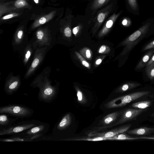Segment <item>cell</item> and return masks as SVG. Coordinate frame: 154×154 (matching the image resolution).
Returning a JSON list of instances; mask_svg holds the SVG:
<instances>
[{
    "label": "cell",
    "mask_w": 154,
    "mask_h": 154,
    "mask_svg": "<svg viewBox=\"0 0 154 154\" xmlns=\"http://www.w3.org/2000/svg\"><path fill=\"white\" fill-rule=\"evenodd\" d=\"M151 92L145 91L136 92L115 98L104 104L106 109L123 107L139 98L149 95Z\"/></svg>",
    "instance_id": "obj_1"
},
{
    "label": "cell",
    "mask_w": 154,
    "mask_h": 154,
    "mask_svg": "<svg viewBox=\"0 0 154 154\" xmlns=\"http://www.w3.org/2000/svg\"><path fill=\"white\" fill-rule=\"evenodd\" d=\"M0 113L8 114L17 118L23 119L31 116L34 113V110L23 106L11 104L1 106Z\"/></svg>",
    "instance_id": "obj_2"
},
{
    "label": "cell",
    "mask_w": 154,
    "mask_h": 154,
    "mask_svg": "<svg viewBox=\"0 0 154 154\" xmlns=\"http://www.w3.org/2000/svg\"><path fill=\"white\" fill-rule=\"evenodd\" d=\"M41 123L39 121L35 120L21 122L14 126L0 130V135H14L20 133H23Z\"/></svg>",
    "instance_id": "obj_3"
},
{
    "label": "cell",
    "mask_w": 154,
    "mask_h": 154,
    "mask_svg": "<svg viewBox=\"0 0 154 154\" xmlns=\"http://www.w3.org/2000/svg\"><path fill=\"white\" fill-rule=\"evenodd\" d=\"M147 109H141L134 108H128L122 111L121 116L119 121L112 125L100 127L99 129L111 128L118 125L136 120L137 117L143 112L147 110Z\"/></svg>",
    "instance_id": "obj_4"
},
{
    "label": "cell",
    "mask_w": 154,
    "mask_h": 154,
    "mask_svg": "<svg viewBox=\"0 0 154 154\" xmlns=\"http://www.w3.org/2000/svg\"><path fill=\"white\" fill-rule=\"evenodd\" d=\"M150 24L147 23L130 35L126 40L125 43L128 45V50L132 49L142 39L147 32Z\"/></svg>",
    "instance_id": "obj_5"
},
{
    "label": "cell",
    "mask_w": 154,
    "mask_h": 154,
    "mask_svg": "<svg viewBox=\"0 0 154 154\" xmlns=\"http://www.w3.org/2000/svg\"><path fill=\"white\" fill-rule=\"evenodd\" d=\"M40 90L38 95L39 100L49 103L56 98L57 94V89L49 85L40 86Z\"/></svg>",
    "instance_id": "obj_6"
},
{
    "label": "cell",
    "mask_w": 154,
    "mask_h": 154,
    "mask_svg": "<svg viewBox=\"0 0 154 154\" xmlns=\"http://www.w3.org/2000/svg\"><path fill=\"white\" fill-rule=\"evenodd\" d=\"M128 124L120 126L109 131L103 132H91L88 134L89 136H100L107 139L127 131L131 126Z\"/></svg>",
    "instance_id": "obj_7"
},
{
    "label": "cell",
    "mask_w": 154,
    "mask_h": 154,
    "mask_svg": "<svg viewBox=\"0 0 154 154\" xmlns=\"http://www.w3.org/2000/svg\"><path fill=\"white\" fill-rule=\"evenodd\" d=\"M72 121L71 114L68 113L65 114L54 127L52 131L53 136L56 138L61 131L66 129L70 125Z\"/></svg>",
    "instance_id": "obj_8"
},
{
    "label": "cell",
    "mask_w": 154,
    "mask_h": 154,
    "mask_svg": "<svg viewBox=\"0 0 154 154\" xmlns=\"http://www.w3.org/2000/svg\"><path fill=\"white\" fill-rule=\"evenodd\" d=\"M46 47L38 49L36 51L35 57L33 60L31 66L26 73V76L28 77L30 76L36 69L42 61L45 55V51Z\"/></svg>",
    "instance_id": "obj_9"
},
{
    "label": "cell",
    "mask_w": 154,
    "mask_h": 154,
    "mask_svg": "<svg viewBox=\"0 0 154 154\" xmlns=\"http://www.w3.org/2000/svg\"><path fill=\"white\" fill-rule=\"evenodd\" d=\"M49 125L45 123H41L22 133V134L29 137L35 134H45L48 130Z\"/></svg>",
    "instance_id": "obj_10"
},
{
    "label": "cell",
    "mask_w": 154,
    "mask_h": 154,
    "mask_svg": "<svg viewBox=\"0 0 154 154\" xmlns=\"http://www.w3.org/2000/svg\"><path fill=\"white\" fill-rule=\"evenodd\" d=\"M113 3L109 4L100 11L97 14L95 27H98L103 23L112 10Z\"/></svg>",
    "instance_id": "obj_11"
},
{
    "label": "cell",
    "mask_w": 154,
    "mask_h": 154,
    "mask_svg": "<svg viewBox=\"0 0 154 154\" xmlns=\"http://www.w3.org/2000/svg\"><path fill=\"white\" fill-rule=\"evenodd\" d=\"M127 132L131 134L137 135H148L154 133V128L146 127H140L128 130Z\"/></svg>",
    "instance_id": "obj_12"
},
{
    "label": "cell",
    "mask_w": 154,
    "mask_h": 154,
    "mask_svg": "<svg viewBox=\"0 0 154 154\" xmlns=\"http://www.w3.org/2000/svg\"><path fill=\"white\" fill-rule=\"evenodd\" d=\"M122 111H116L110 113L104 117L98 124V125L103 126L109 125L114 122L121 115Z\"/></svg>",
    "instance_id": "obj_13"
},
{
    "label": "cell",
    "mask_w": 154,
    "mask_h": 154,
    "mask_svg": "<svg viewBox=\"0 0 154 154\" xmlns=\"http://www.w3.org/2000/svg\"><path fill=\"white\" fill-rule=\"evenodd\" d=\"M56 13L54 10L50 12L48 14L44 15L37 19L33 23L32 28V29L43 25L52 20Z\"/></svg>",
    "instance_id": "obj_14"
},
{
    "label": "cell",
    "mask_w": 154,
    "mask_h": 154,
    "mask_svg": "<svg viewBox=\"0 0 154 154\" xmlns=\"http://www.w3.org/2000/svg\"><path fill=\"white\" fill-rule=\"evenodd\" d=\"M16 120V119L9 118L4 113L1 114L0 115V130L12 126V124Z\"/></svg>",
    "instance_id": "obj_15"
},
{
    "label": "cell",
    "mask_w": 154,
    "mask_h": 154,
    "mask_svg": "<svg viewBox=\"0 0 154 154\" xmlns=\"http://www.w3.org/2000/svg\"><path fill=\"white\" fill-rule=\"evenodd\" d=\"M122 13V11L117 13H116L115 12L109 18L105 23L104 26L102 30V32L103 33L106 32L111 28L114 23Z\"/></svg>",
    "instance_id": "obj_16"
},
{
    "label": "cell",
    "mask_w": 154,
    "mask_h": 154,
    "mask_svg": "<svg viewBox=\"0 0 154 154\" xmlns=\"http://www.w3.org/2000/svg\"><path fill=\"white\" fill-rule=\"evenodd\" d=\"M19 86V82L17 80L8 82L5 85V91L7 94L12 95L17 90Z\"/></svg>",
    "instance_id": "obj_17"
},
{
    "label": "cell",
    "mask_w": 154,
    "mask_h": 154,
    "mask_svg": "<svg viewBox=\"0 0 154 154\" xmlns=\"http://www.w3.org/2000/svg\"><path fill=\"white\" fill-rule=\"evenodd\" d=\"M153 100H144L132 103L131 106L132 108L143 109H147L152 104Z\"/></svg>",
    "instance_id": "obj_18"
},
{
    "label": "cell",
    "mask_w": 154,
    "mask_h": 154,
    "mask_svg": "<svg viewBox=\"0 0 154 154\" xmlns=\"http://www.w3.org/2000/svg\"><path fill=\"white\" fill-rule=\"evenodd\" d=\"M154 52V50H151L145 55L136 66L135 69H140L146 66Z\"/></svg>",
    "instance_id": "obj_19"
},
{
    "label": "cell",
    "mask_w": 154,
    "mask_h": 154,
    "mask_svg": "<svg viewBox=\"0 0 154 154\" xmlns=\"http://www.w3.org/2000/svg\"><path fill=\"white\" fill-rule=\"evenodd\" d=\"M142 86L138 82H131L123 85L118 91L119 92H124Z\"/></svg>",
    "instance_id": "obj_20"
},
{
    "label": "cell",
    "mask_w": 154,
    "mask_h": 154,
    "mask_svg": "<svg viewBox=\"0 0 154 154\" xmlns=\"http://www.w3.org/2000/svg\"><path fill=\"white\" fill-rule=\"evenodd\" d=\"M109 0H94L91 6V9L95 11L107 3Z\"/></svg>",
    "instance_id": "obj_21"
},
{
    "label": "cell",
    "mask_w": 154,
    "mask_h": 154,
    "mask_svg": "<svg viewBox=\"0 0 154 154\" xmlns=\"http://www.w3.org/2000/svg\"><path fill=\"white\" fill-rule=\"evenodd\" d=\"M46 30L43 29H38L36 33V35L37 39L39 42H45L46 41L45 38H48Z\"/></svg>",
    "instance_id": "obj_22"
},
{
    "label": "cell",
    "mask_w": 154,
    "mask_h": 154,
    "mask_svg": "<svg viewBox=\"0 0 154 154\" xmlns=\"http://www.w3.org/2000/svg\"><path fill=\"white\" fill-rule=\"evenodd\" d=\"M24 36V32L23 28L21 27L19 28L16 32L14 37L15 43L18 44L22 42Z\"/></svg>",
    "instance_id": "obj_23"
},
{
    "label": "cell",
    "mask_w": 154,
    "mask_h": 154,
    "mask_svg": "<svg viewBox=\"0 0 154 154\" xmlns=\"http://www.w3.org/2000/svg\"><path fill=\"white\" fill-rule=\"evenodd\" d=\"M13 9L9 7L7 3H0V17H2L4 14L10 12Z\"/></svg>",
    "instance_id": "obj_24"
},
{
    "label": "cell",
    "mask_w": 154,
    "mask_h": 154,
    "mask_svg": "<svg viewBox=\"0 0 154 154\" xmlns=\"http://www.w3.org/2000/svg\"><path fill=\"white\" fill-rule=\"evenodd\" d=\"M13 139L15 141H32L31 139L22 134L20 135L15 134L10 137Z\"/></svg>",
    "instance_id": "obj_25"
},
{
    "label": "cell",
    "mask_w": 154,
    "mask_h": 154,
    "mask_svg": "<svg viewBox=\"0 0 154 154\" xmlns=\"http://www.w3.org/2000/svg\"><path fill=\"white\" fill-rule=\"evenodd\" d=\"M14 6L15 8H20L28 7L29 5L26 0H17L14 2Z\"/></svg>",
    "instance_id": "obj_26"
},
{
    "label": "cell",
    "mask_w": 154,
    "mask_h": 154,
    "mask_svg": "<svg viewBox=\"0 0 154 154\" xmlns=\"http://www.w3.org/2000/svg\"><path fill=\"white\" fill-rule=\"evenodd\" d=\"M146 72L149 79L151 80L154 79V63L146 67Z\"/></svg>",
    "instance_id": "obj_27"
},
{
    "label": "cell",
    "mask_w": 154,
    "mask_h": 154,
    "mask_svg": "<svg viewBox=\"0 0 154 154\" xmlns=\"http://www.w3.org/2000/svg\"><path fill=\"white\" fill-rule=\"evenodd\" d=\"M107 140L106 138L100 137L97 136L95 137L92 138H83L73 140H87V141H98L105 140Z\"/></svg>",
    "instance_id": "obj_28"
},
{
    "label": "cell",
    "mask_w": 154,
    "mask_h": 154,
    "mask_svg": "<svg viewBox=\"0 0 154 154\" xmlns=\"http://www.w3.org/2000/svg\"><path fill=\"white\" fill-rule=\"evenodd\" d=\"M20 14L17 13L13 12L10 13L1 17V20H7L12 18L18 16Z\"/></svg>",
    "instance_id": "obj_29"
},
{
    "label": "cell",
    "mask_w": 154,
    "mask_h": 154,
    "mask_svg": "<svg viewBox=\"0 0 154 154\" xmlns=\"http://www.w3.org/2000/svg\"><path fill=\"white\" fill-rule=\"evenodd\" d=\"M77 96L78 100L79 103L83 104L85 102V97H84L82 92L79 90L77 91Z\"/></svg>",
    "instance_id": "obj_30"
},
{
    "label": "cell",
    "mask_w": 154,
    "mask_h": 154,
    "mask_svg": "<svg viewBox=\"0 0 154 154\" xmlns=\"http://www.w3.org/2000/svg\"><path fill=\"white\" fill-rule=\"evenodd\" d=\"M128 1L129 6L132 10H137L138 6L137 0H128Z\"/></svg>",
    "instance_id": "obj_31"
},
{
    "label": "cell",
    "mask_w": 154,
    "mask_h": 154,
    "mask_svg": "<svg viewBox=\"0 0 154 154\" xmlns=\"http://www.w3.org/2000/svg\"><path fill=\"white\" fill-rule=\"evenodd\" d=\"M153 48H154V40L151 42L146 45L143 48V51H146Z\"/></svg>",
    "instance_id": "obj_32"
},
{
    "label": "cell",
    "mask_w": 154,
    "mask_h": 154,
    "mask_svg": "<svg viewBox=\"0 0 154 154\" xmlns=\"http://www.w3.org/2000/svg\"><path fill=\"white\" fill-rule=\"evenodd\" d=\"M64 33L65 36L68 37H70L71 31L70 28L69 27H66L64 29Z\"/></svg>",
    "instance_id": "obj_33"
},
{
    "label": "cell",
    "mask_w": 154,
    "mask_h": 154,
    "mask_svg": "<svg viewBox=\"0 0 154 154\" xmlns=\"http://www.w3.org/2000/svg\"><path fill=\"white\" fill-rule=\"evenodd\" d=\"M32 51L31 49H28L26 51L24 58V61L26 63L28 61L31 55Z\"/></svg>",
    "instance_id": "obj_34"
},
{
    "label": "cell",
    "mask_w": 154,
    "mask_h": 154,
    "mask_svg": "<svg viewBox=\"0 0 154 154\" xmlns=\"http://www.w3.org/2000/svg\"><path fill=\"white\" fill-rule=\"evenodd\" d=\"M122 24L124 26H128L130 25V20L127 18H125L122 20Z\"/></svg>",
    "instance_id": "obj_35"
},
{
    "label": "cell",
    "mask_w": 154,
    "mask_h": 154,
    "mask_svg": "<svg viewBox=\"0 0 154 154\" xmlns=\"http://www.w3.org/2000/svg\"><path fill=\"white\" fill-rule=\"evenodd\" d=\"M0 141L3 142H15L14 140L11 138V137H9L7 138H0Z\"/></svg>",
    "instance_id": "obj_36"
},
{
    "label": "cell",
    "mask_w": 154,
    "mask_h": 154,
    "mask_svg": "<svg viewBox=\"0 0 154 154\" xmlns=\"http://www.w3.org/2000/svg\"><path fill=\"white\" fill-rule=\"evenodd\" d=\"M43 135L44 134H37L30 137L29 138L31 139V140L32 141V140H35L39 137H40Z\"/></svg>",
    "instance_id": "obj_37"
},
{
    "label": "cell",
    "mask_w": 154,
    "mask_h": 154,
    "mask_svg": "<svg viewBox=\"0 0 154 154\" xmlns=\"http://www.w3.org/2000/svg\"><path fill=\"white\" fill-rule=\"evenodd\" d=\"M154 63V54L152 56L151 58L150 59L149 61L146 64V67L148 66L152 63Z\"/></svg>",
    "instance_id": "obj_38"
},
{
    "label": "cell",
    "mask_w": 154,
    "mask_h": 154,
    "mask_svg": "<svg viewBox=\"0 0 154 154\" xmlns=\"http://www.w3.org/2000/svg\"><path fill=\"white\" fill-rule=\"evenodd\" d=\"M80 27L79 26H77L74 27L73 29V33L75 35L79 32V30Z\"/></svg>",
    "instance_id": "obj_39"
},
{
    "label": "cell",
    "mask_w": 154,
    "mask_h": 154,
    "mask_svg": "<svg viewBox=\"0 0 154 154\" xmlns=\"http://www.w3.org/2000/svg\"><path fill=\"white\" fill-rule=\"evenodd\" d=\"M106 47L104 45L102 46L100 48L99 52L100 53H102L105 50Z\"/></svg>",
    "instance_id": "obj_40"
},
{
    "label": "cell",
    "mask_w": 154,
    "mask_h": 154,
    "mask_svg": "<svg viewBox=\"0 0 154 154\" xmlns=\"http://www.w3.org/2000/svg\"><path fill=\"white\" fill-rule=\"evenodd\" d=\"M86 55L87 57L89 58L91 56L90 51L89 49H87L86 51Z\"/></svg>",
    "instance_id": "obj_41"
},
{
    "label": "cell",
    "mask_w": 154,
    "mask_h": 154,
    "mask_svg": "<svg viewBox=\"0 0 154 154\" xmlns=\"http://www.w3.org/2000/svg\"><path fill=\"white\" fill-rule=\"evenodd\" d=\"M82 63L83 65L86 67H89V63L85 60H82Z\"/></svg>",
    "instance_id": "obj_42"
},
{
    "label": "cell",
    "mask_w": 154,
    "mask_h": 154,
    "mask_svg": "<svg viewBox=\"0 0 154 154\" xmlns=\"http://www.w3.org/2000/svg\"><path fill=\"white\" fill-rule=\"evenodd\" d=\"M102 62V60L101 59H99L97 60L96 61V64L97 65L100 64Z\"/></svg>",
    "instance_id": "obj_43"
},
{
    "label": "cell",
    "mask_w": 154,
    "mask_h": 154,
    "mask_svg": "<svg viewBox=\"0 0 154 154\" xmlns=\"http://www.w3.org/2000/svg\"><path fill=\"white\" fill-rule=\"evenodd\" d=\"M36 4H38L39 3V0H33Z\"/></svg>",
    "instance_id": "obj_44"
},
{
    "label": "cell",
    "mask_w": 154,
    "mask_h": 154,
    "mask_svg": "<svg viewBox=\"0 0 154 154\" xmlns=\"http://www.w3.org/2000/svg\"><path fill=\"white\" fill-rule=\"evenodd\" d=\"M150 116L154 118V112L152 113L150 115Z\"/></svg>",
    "instance_id": "obj_45"
},
{
    "label": "cell",
    "mask_w": 154,
    "mask_h": 154,
    "mask_svg": "<svg viewBox=\"0 0 154 154\" xmlns=\"http://www.w3.org/2000/svg\"><path fill=\"white\" fill-rule=\"evenodd\" d=\"M1 1H2V0H0Z\"/></svg>",
    "instance_id": "obj_46"
}]
</instances>
